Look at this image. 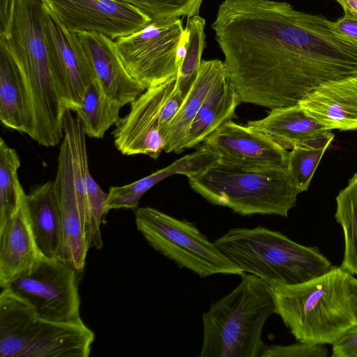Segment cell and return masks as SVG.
Here are the masks:
<instances>
[{"instance_id": "obj_1", "label": "cell", "mask_w": 357, "mask_h": 357, "mask_svg": "<svg viewBox=\"0 0 357 357\" xmlns=\"http://www.w3.org/2000/svg\"><path fill=\"white\" fill-rule=\"evenodd\" d=\"M211 28L243 103L293 105L322 83L357 75V40L286 1L224 0Z\"/></svg>"}, {"instance_id": "obj_2", "label": "cell", "mask_w": 357, "mask_h": 357, "mask_svg": "<svg viewBox=\"0 0 357 357\" xmlns=\"http://www.w3.org/2000/svg\"><path fill=\"white\" fill-rule=\"evenodd\" d=\"M43 0H15L2 46L15 64L25 101L26 135L40 146L61 142L67 109L52 73L45 35Z\"/></svg>"}, {"instance_id": "obj_3", "label": "cell", "mask_w": 357, "mask_h": 357, "mask_svg": "<svg viewBox=\"0 0 357 357\" xmlns=\"http://www.w3.org/2000/svg\"><path fill=\"white\" fill-rule=\"evenodd\" d=\"M356 277L341 266L310 280L271 287L275 314L298 342L333 344L357 326L353 305Z\"/></svg>"}, {"instance_id": "obj_4", "label": "cell", "mask_w": 357, "mask_h": 357, "mask_svg": "<svg viewBox=\"0 0 357 357\" xmlns=\"http://www.w3.org/2000/svg\"><path fill=\"white\" fill-rule=\"evenodd\" d=\"M241 277L236 287L203 313L199 357H261L264 326L275 314L272 291L254 275Z\"/></svg>"}, {"instance_id": "obj_5", "label": "cell", "mask_w": 357, "mask_h": 357, "mask_svg": "<svg viewBox=\"0 0 357 357\" xmlns=\"http://www.w3.org/2000/svg\"><path fill=\"white\" fill-rule=\"evenodd\" d=\"M214 243L243 273L271 287L301 283L333 267L318 248L262 226L231 229Z\"/></svg>"}, {"instance_id": "obj_6", "label": "cell", "mask_w": 357, "mask_h": 357, "mask_svg": "<svg viewBox=\"0 0 357 357\" xmlns=\"http://www.w3.org/2000/svg\"><path fill=\"white\" fill-rule=\"evenodd\" d=\"M190 187L212 204L243 216L288 217L300 192L287 169L240 167L220 160L188 178Z\"/></svg>"}, {"instance_id": "obj_7", "label": "cell", "mask_w": 357, "mask_h": 357, "mask_svg": "<svg viewBox=\"0 0 357 357\" xmlns=\"http://www.w3.org/2000/svg\"><path fill=\"white\" fill-rule=\"evenodd\" d=\"M94 340L93 332L83 321L61 323L42 319L2 289L1 357H88Z\"/></svg>"}, {"instance_id": "obj_8", "label": "cell", "mask_w": 357, "mask_h": 357, "mask_svg": "<svg viewBox=\"0 0 357 357\" xmlns=\"http://www.w3.org/2000/svg\"><path fill=\"white\" fill-rule=\"evenodd\" d=\"M137 230L157 252L200 278L244 273L192 222L156 208L135 210Z\"/></svg>"}, {"instance_id": "obj_9", "label": "cell", "mask_w": 357, "mask_h": 357, "mask_svg": "<svg viewBox=\"0 0 357 357\" xmlns=\"http://www.w3.org/2000/svg\"><path fill=\"white\" fill-rule=\"evenodd\" d=\"M184 98L177 75L147 88L115 125V147L124 155L142 154L158 159L165 150L170 124Z\"/></svg>"}, {"instance_id": "obj_10", "label": "cell", "mask_w": 357, "mask_h": 357, "mask_svg": "<svg viewBox=\"0 0 357 357\" xmlns=\"http://www.w3.org/2000/svg\"><path fill=\"white\" fill-rule=\"evenodd\" d=\"M78 272L61 257L40 255L32 266L4 288L46 320L83 321L80 316Z\"/></svg>"}, {"instance_id": "obj_11", "label": "cell", "mask_w": 357, "mask_h": 357, "mask_svg": "<svg viewBox=\"0 0 357 357\" xmlns=\"http://www.w3.org/2000/svg\"><path fill=\"white\" fill-rule=\"evenodd\" d=\"M188 33L180 18L151 20L115 43L129 74L147 89L177 75L181 63L178 49Z\"/></svg>"}, {"instance_id": "obj_12", "label": "cell", "mask_w": 357, "mask_h": 357, "mask_svg": "<svg viewBox=\"0 0 357 357\" xmlns=\"http://www.w3.org/2000/svg\"><path fill=\"white\" fill-rule=\"evenodd\" d=\"M59 23L73 33L95 32L112 40L129 36L151 20L121 0H43Z\"/></svg>"}, {"instance_id": "obj_13", "label": "cell", "mask_w": 357, "mask_h": 357, "mask_svg": "<svg viewBox=\"0 0 357 357\" xmlns=\"http://www.w3.org/2000/svg\"><path fill=\"white\" fill-rule=\"evenodd\" d=\"M45 35L50 66L63 100L67 109L75 112L85 89L96 79L94 70L77 34L66 29L47 8Z\"/></svg>"}, {"instance_id": "obj_14", "label": "cell", "mask_w": 357, "mask_h": 357, "mask_svg": "<svg viewBox=\"0 0 357 357\" xmlns=\"http://www.w3.org/2000/svg\"><path fill=\"white\" fill-rule=\"evenodd\" d=\"M204 144L223 163L247 168L287 169V149L263 133L231 119L209 135Z\"/></svg>"}, {"instance_id": "obj_15", "label": "cell", "mask_w": 357, "mask_h": 357, "mask_svg": "<svg viewBox=\"0 0 357 357\" xmlns=\"http://www.w3.org/2000/svg\"><path fill=\"white\" fill-rule=\"evenodd\" d=\"M53 182L62 222L61 258L80 273L84 270L89 249L75 189L70 145L65 134L59 149L56 173Z\"/></svg>"}, {"instance_id": "obj_16", "label": "cell", "mask_w": 357, "mask_h": 357, "mask_svg": "<svg viewBox=\"0 0 357 357\" xmlns=\"http://www.w3.org/2000/svg\"><path fill=\"white\" fill-rule=\"evenodd\" d=\"M105 93L122 106L130 105L146 89L125 68L114 40L98 33L77 34Z\"/></svg>"}, {"instance_id": "obj_17", "label": "cell", "mask_w": 357, "mask_h": 357, "mask_svg": "<svg viewBox=\"0 0 357 357\" xmlns=\"http://www.w3.org/2000/svg\"><path fill=\"white\" fill-rule=\"evenodd\" d=\"M298 104L330 130H357V75L322 83Z\"/></svg>"}, {"instance_id": "obj_18", "label": "cell", "mask_w": 357, "mask_h": 357, "mask_svg": "<svg viewBox=\"0 0 357 357\" xmlns=\"http://www.w3.org/2000/svg\"><path fill=\"white\" fill-rule=\"evenodd\" d=\"M26 193L22 190L15 213L0 225V286L29 270L40 255L31 229Z\"/></svg>"}, {"instance_id": "obj_19", "label": "cell", "mask_w": 357, "mask_h": 357, "mask_svg": "<svg viewBox=\"0 0 357 357\" xmlns=\"http://www.w3.org/2000/svg\"><path fill=\"white\" fill-rule=\"evenodd\" d=\"M26 202L39 252L45 257L61 258L62 222L53 181L32 187Z\"/></svg>"}, {"instance_id": "obj_20", "label": "cell", "mask_w": 357, "mask_h": 357, "mask_svg": "<svg viewBox=\"0 0 357 357\" xmlns=\"http://www.w3.org/2000/svg\"><path fill=\"white\" fill-rule=\"evenodd\" d=\"M247 126L285 149L310 143L332 131L307 114L298 104L272 109L266 117L248 121Z\"/></svg>"}, {"instance_id": "obj_21", "label": "cell", "mask_w": 357, "mask_h": 357, "mask_svg": "<svg viewBox=\"0 0 357 357\" xmlns=\"http://www.w3.org/2000/svg\"><path fill=\"white\" fill-rule=\"evenodd\" d=\"M226 75L224 62L219 59L202 61L197 75L172 121L165 151L180 153L190 123L213 85Z\"/></svg>"}, {"instance_id": "obj_22", "label": "cell", "mask_w": 357, "mask_h": 357, "mask_svg": "<svg viewBox=\"0 0 357 357\" xmlns=\"http://www.w3.org/2000/svg\"><path fill=\"white\" fill-rule=\"evenodd\" d=\"M241 103L227 78L220 77L209 90L188 130L183 149H190L204 140L226 121L235 116Z\"/></svg>"}, {"instance_id": "obj_23", "label": "cell", "mask_w": 357, "mask_h": 357, "mask_svg": "<svg viewBox=\"0 0 357 357\" xmlns=\"http://www.w3.org/2000/svg\"><path fill=\"white\" fill-rule=\"evenodd\" d=\"M122 107L105 93L96 79L85 89L75 112L87 137L102 139L110 127L119 121Z\"/></svg>"}, {"instance_id": "obj_24", "label": "cell", "mask_w": 357, "mask_h": 357, "mask_svg": "<svg viewBox=\"0 0 357 357\" xmlns=\"http://www.w3.org/2000/svg\"><path fill=\"white\" fill-rule=\"evenodd\" d=\"M0 120L3 126L25 133L26 109L17 68L0 45Z\"/></svg>"}, {"instance_id": "obj_25", "label": "cell", "mask_w": 357, "mask_h": 357, "mask_svg": "<svg viewBox=\"0 0 357 357\" xmlns=\"http://www.w3.org/2000/svg\"><path fill=\"white\" fill-rule=\"evenodd\" d=\"M335 218L344 234L341 267L357 276V173L336 197Z\"/></svg>"}, {"instance_id": "obj_26", "label": "cell", "mask_w": 357, "mask_h": 357, "mask_svg": "<svg viewBox=\"0 0 357 357\" xmlns=\"http://www.w3.org/2000/svg\"><path fill=\"white\" fill-rule=\"evenodd\" d=\"M334 135L331 131L310 142L298 145L289 152L287 170L296 188L307 191L314 172Z\"/></svg>"}, {"instance_id": "obj_27", "label": "cell", "mask_w": 357, "mask_h": 357, "mask_svg": "<svg viewBox=\"0 0 357 357\" xmlns=\"http://www.w3.org/2000/svg\"><path fill=\"white\" fill-rule=\"evenodd\" d=\"M20 160L15 149L0 139V225L16 211L23 188L18 178Z\"/></svg>"}, {"instance_id": "obj_28", "label": "cell", "mask_w": 357, "mask_h": 357, "mask_svg": "<svg viewBox=\"0 0 357 357\" xmlns=\"http://www.w3.org/2000/svg\"><path fill=\"white\" fill-rule=\"evenodd\" d=\"M206 21L199 15L188 19V40L185 54L177 74L179 88L185 96L196 77L205 44Z\"/></svg>"}, {"instance_id": "obj_29", "label": "cell", "mask_w": 357, "mask_h": 357, "mask_svg": "<svg viewBox=\"0 0 357 357\" xmlns=\"http://www.w3.org/2000/svg\"><path fill=\"white\" fill-rule=\"evenodd\" d=\"M127 2L151 20L188 19L199 15L203 0H121Z\"/></svg>"}, {"instance_id": "obj_30", "label": "cell", "mask_w": 357, "mask_h": 357, "mask_svg": "<svg viewBox=\"0 0 357 357\" xmlns=\"http://www.w3.org/2000/svg\"><path fill=\"white\" fill-rule=\"evenodd\" d=\"M325 344L298 342L289 345L266 346L261 357H326Z\"/></svg>"}, {"instance_id": "obj_31", "label": "cell", "mask_w": 357, "mask_h": 357, "mask_svg": "<svg viewBox=\"0 0 357 357\" xmlns=\"http://www.w3.org/2000/svg\"><path fill=\"white\" fill-rule=\"evenodd\" d=\"M332 357H357V326L332 344Z\"/></svg>"}, {"instance_id": "obj_32", "label": "cell", "mask_w": 357, "mask_h": 357, "mask_svg": "<svg viewBox=\"0 0 357 357\" xmlns=\"http://www.w3.org/2000/svg\"><path fill=\"white\" fill-rule=\"evenodd\" d=\"M336 29L344 35L357 40V17L350 13H344V16L335 22Z\"/></svg>"}, {"instance_id": "obj_33", "label": "cell", "mask_w": 357, "mask_h": 357, "mask_svg": "<svg viewBox=\"0 0 357 357\" xmlns=\"http://www.w3.org/2000/svg\"><path fill=\"white\" fill-rule=\"evenodd\" d=\"M15 0H0V33H2L8 26L10 22Z\"/></svg>"}, {"instance_id": "obj_34", "label": "cell", "mask_w": 357, "mask_h": 357, "mask_svg": "<svg viewBox=\"0 0 357 357\" xmlns=\"http://www.w3.org/2000/svg\"><path fill=\"white\" fill-rule=\"evenodd\" d=\"M343 8L344 13H350L357 17V0H335Z\"/></svg>"}, {"instance_id": "obj_35", "label": "cell", "mask_w": 357, "mask_h": 357, "mask_svg": "<svg viewBox=\"0 0 357 357\" xmlns=\"http://www.w3.org/2000/svg\"><path fill=\"white\" fill-rule=\"evenodd\" d=\"M353 305L355 315L357 319V278H355L353 284Z\"/></svg>"}]
</instances>
